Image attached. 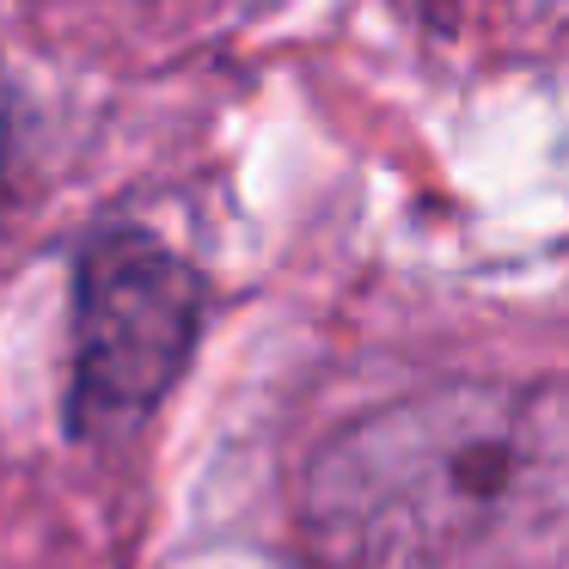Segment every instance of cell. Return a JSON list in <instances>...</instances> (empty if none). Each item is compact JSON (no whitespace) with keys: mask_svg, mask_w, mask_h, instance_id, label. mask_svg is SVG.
Segmentation results:
<instances>
[{"mask_svg":"<svg viewBox=\"0 0 569 569\" xmlns=\"http://www.w3.org/2000/svg\"><path fill=\"white\" fill-rule=\"evenodd\" d=\"M325 569H569V373L441 380L312 453Z\"/></svg>","mask_w":569,"mask_h":569,"instance_id":"1","label":"cell"},{"mask_svg":"<svg viewBox=\"0 0 569 569\" xmlns=\"http://www.w3.org/2000/svg\"><path fill=\"white\" fill-rule=\"evenodd\" d=\"M202 325V282L148 233H111L74 282V386L68 417L87 435L141 422L184 373Z\"/></svg>","mask_w":569,"mask_h":569,"instance_id":"2","label":"cell"}]
</instances>
